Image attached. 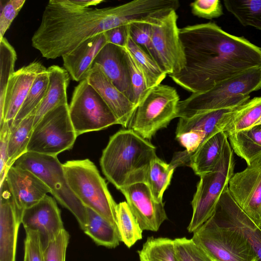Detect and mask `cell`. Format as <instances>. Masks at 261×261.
Returning <instances> with one entry per match:
<instances>
[{"instance_id":"6da1fadb","label":"cell","mask_w":261,"mask_h":261,"mask_svg":"<svg viewBox=\"0 0 261 261\" xmlns=\"http://www.w3.org/2000/svg\"><path fill=\"white\" fill-rule=\"evenodd\" d=\"M186 59L184 68L169 76L192 93L261 66V48L243 37L231 35L213 22L180 28Z\"/></svg>"},{"instance_id":"7a4b0ae2","label":"cell","mask_w":261,"mask_h":261,"mask_svg":"<svg viewBox=\"0 0 261 261\" xmlns=\"http://www.w3.org/2000/svg\"><path fill=\"white\" fill-rule=\"evenodd\" d=\"M119 27L116 6L83 8L70 0H50L32 45L47 59L70 52L84 41Z\"/></svg>"},{"instance_id":"3957f363","label":"cell","mask_w":261,"mask_h":261,"mask_svg":"<svg viewBox=\"0 0 261 261\" xmlns=\"http://www.w3.org/2000/svg\"><path fill=\"white\" fill-rule=\"evenodd\" d=\"M156 147L130 128L110 137L103 150L100 165L106 178L118 190L145 182L147 170L156 156Z\"/></svg>"},{"instance_id":"277c9868","label":"cell","mask_w":261,"mask_h":261,"mask_svg":"<svg viewBox=\"0 0 261 261\" xmlns=\"http://www.w3.org/2000/svg\"><path fill=\"white\" fill-rule=\"evenodd\" d=\"M261 89V66L223 81L208 91L192 93L179 101L177 117L187 118L211 110L235 108L249 100V94Z\"/></svg>"},{"instance_id":"5b68a950","label":"cell","mask_w":261,"mask_h":261,"mask_svg":"<svg viewBox=\"0 0 261 261\" xmlns=\"http://www.w3.org/2000/svg\"><path fill=\"white\" fill-rule=\"evenodd\" d=\"M63 167L69 188L83 204L118 228L117 204L95 164L87 159L68 161Z\"/></svg>"},{"instance_id":"8992f818","label":"cell","mask_w":261,"mask_h":261,"mask_svg":"<svg viewBox=\"0 0 261 261\" xmlns=\"http://www.w3.org/2000/svg\"><path fill=\"white\" fill-rule=\"evenodd\" d=\"M179 96L173 87L159 84L147 90L136 106L129 128L149 140L177 117Z\"/></svg>"},{"instance_id":"52a82bcc","label":"cell","mask_w":261,"mask_h":261,"mask_svg":"<svg viewBox=\"0 0 261 261\" xmlns=\"http://www.w3.org/2000/svg\"><path fill=\"white\" fill-rule=\"evenodd\" d=\"M13 166L29 170L38 176L59 203L73 215L81 228H84L87 220L86 207L69 188L63 164L57 156L27 152Z\"/></svg>"},{"instance_id":"ba28073f","label":"cell","mask_w":261,"mask_h":261,"mask_svg":"<svg viewBox=\"0 0 261 261\" xmlns=\"http://www.w3.org/2000/svg\"><path fill=\"white\" fill-rule=\"evenodd\" d=\"M233 153L228 141L214 169L200 176L191 201L193 213L187 227L189 232L193 233L213 216L220 196L234 174Z\"/></svg>"},{"instance_id":"9c48e42d","label":"cell","mask_w":261,"mask_h":261,"mask_svg":"<svg viewBox=\"0 0 261 261\" xmlns=\"http://www.w3.org/2000/svg\"><path fill=\"white\" fill-rule=\"evenodd\" d=\"M192 239L213 261H257L247 240L237 230L219 226L211 217Z\"/></svg>"},{"instance_id":"30bf717a","label":"cell","mask_w":261,"mask_h":261,"mask_svg":"<svg viewBox=\"0 0 261 261\" xmlns=\"http://www.w3.org/2000/svg\"><path fill=\"white\" fill-rule=\"evenodd\" d=\"M77 136L69 114V105L47 113L34 127L27 152L57 156L71 149Z\"/></svg>"},{"instance_id":"8fae6325","label":"cell","mask_w":261,"mask_h":261,"mask_svg":"<svg viewBox=\"0 0 261 261\" xmlns=\"http://www.w3.org/2000/svg\"><path fill=\"white\" fill-rule=\"evenodd\" d=\"M69 114L77 137L119 124L110 108L86 79L75 87Z\"/></svg>"},{"instance_id":"7c38bea8","label":"cell","mask_w":261,"mask_h":261,"mask_svg":"<svg viewBox=\"0 0 261 261\" xmlns=\"http://www.w3.org/2000/svg\"><path fill=\"white\" fill-rule=\"evenodd\" d=\"M177 19L176 11L172 10L152 23V43L156 62L168 75L179 73L186 65Z\"/></svg>"},{"instance_id":"4fadbf2b","label":"cell","mask_w":261,"mask_h":261,"mask_svg":"<svg viewBox=\"0 0 261 261\" xmlns=\"http://www.w3.org/2000/svg\"><path fill=\"white\" fill-rule=\"evenodd\" d=\"M233 200L258 226L261 225V158L234 173L228 183Z\"/></svg>"},{"instance_id":"5bb4252c","label":"cell","mask_w":261,"mask_h":261,"mask_svg":"<svg viewBox=\"0 0 261 261\" xmlns=\"http://www.w3.org/2000/svg\"><path fill=\"white\" fill-rule=\"evenodd\" d=\"M120 191L143 230L157 231L168 219L163 202L155 200L145 182L127 185Z\"/></svg>"},{"instance_id":"9a60e30c","label":"cell","mask_w":261,"mask_h":261,"mask_svg":"<svg viewBox=\"0 0 261 261\" xmlns=\"http://www.w3.org/2000/svg\"><path fill=\"white\" fill-rule=\"evenodd\" d=\"M219 226L238 231L261 261V228L240 207L231 196L228 186L222 194L212 216Z\"/></svg>"},{"instance_id":"2e32d148","label":"cell","mask_w":261,"mask_h":261,"mask_svg":"<svg viewBox=\"0 0 261 261\" xmlns=\"http://www.w3.org/2000/svg\"><path fill=\"white\" fill-rule=\"evenodd\" d=\"M21 224L25 231L38 232L43 249L65 229L61 211L55 200L48 195L23 212Z\"/></svg>"},{"instance_id":"e0dca14e","label":"cell","mask_w":261,"mask_h":261,"mask_svg":"<svg viewBox=\"0 0 261 261\" xmlns=\"http://www.w3.org/2000/svg\"><path fill=\"white\" fill-rule=\"evenodd\" d=\"M46 70L41 63L34 61L13 73L9 80L3 106L0 109V126L5 122L11 126L36 77Z\"/></svg>"},{"instance_id":"ac0fdd59","label":"cell","mask_w":261,"mask_h":261,"mask_svg":"<svg viewBox=\"0 0 261 261\" xmlns=\"http://www.w3.org/2000/svg\"><path fill=\"white\" fill-rule=\"evenodd\" d=\"M4 180L16 208L21 215L25 209L50 193L48 187L35 174L13 165L9 168Z\"/></svg>"},{"instance_id":"d6986e66","label":"cell","mask_w":261,"mask_h":261,"mask_svg":"<svg viewBox=\"0 0 261 261\" xmlns=\"http://www.w3.org/2000/svg\"><path fill=\"white\" fill-rule=\"evenodd\" d=\"M0 187V261H16L22 215L16 208L5 180Z\"/></svg>"},{"instance_id":"ffe728a7","label":"cell","mask_w":261,"mask_h":261,"mask_svg":"<svg viewBox=\"0 0 261 261\" xmlns=\"http://www.w3.org/2000/svg\"><path fill=\"white\" fill-rule=\"evenodd\" d=\"M86 80L110 108L119 124L128 128L135 105L112 84L99 65H93Z\"/></svg>"},{"instance_id":"44dd1931","label":"cell","mask_w":261,"mask_h":261,"mask_svg":"<svg viewBox=\"0 0 261 261\" xmlns=\"http://www.w3.org/2000/svg\"><path fill=\"white\" fill-rule=\"evenodd\" d=\"M95 64L101 67L112 84L134 103V94L124 48L107 43L95 58L93 64Z\"/></svg>"},{"instance_id":"7402d4cb","label":"cell","mask_w":261,"mask_h":261,"mask_svg":"<svg viewBox=\"0 0 261 261\" xmlns=\"http://www.w3.org/2000/svg\"><path fill=\"white\" fill-rule=\"evenodd\" d=\"M107 43L102 33L84 41L62 57L64 68L73 80L80 82L86 79L95 58Z\"/></svg>"},{"instance_id":"603a6c76","label":"cell","mask_w":261,"mask_h":261,"mask_svg":"<svg viewBox=\"0 0 261 261\" xmlns=\"http://www.w3.org/2000/svg\"><path fill=\"white\" fill-rule=\"evenodd\" d=\"M237 108L211 110L187 118H179L176 136L190 130L199 131L204 135L205 141L216 134L223 132Z\"/></svg>"},{"instance_id":"cb8c5ba5","label":"cell","mask_w":261,"mask_h":261,"mask_svg":"<svg viewBox=\"0 0 261 261\" xmlns=\"http://www.w3.org/2000/svg\"><path fill=\"white\" fill-rule=\"evenodd\" d=\"M49 84L46 94L34 114V127L48 112L67 103V88L70 76L67 70L58 65L47 68Z\"/></svg>"},{"instance_id":"d4e9b609","label":"cell","mask_w":261,"mask_h":261,"mask_svg":"<svg viewBox=\"0 0 261 261\" xmlns=\"http://www.w3.org/2000/svg\"><path fill=\"white\" fill-rule=\"evenodd\" d=\"M228 141L224 132L212 136L190 155L188 166L199 176L212 171L220 160Z\"/></svg>"},{"instance_id":"484cf974","label":"cell","mask_w":261,"mask_h":261,"mask_svg":"<svg viewBox=\"0 0 261 261\" xmlns=\"http://www.w3.org/2000/svg\"><path fill=\"white\" fill-rule=\"evenodd\" d=\"M86 207V206H85ZM87 220L82 229L97 245L114 248L121 242L118 229L99 214L86 207Z\"/></svg>"},{"instance_id":"4316f807","label":"cell","mask_w":261,"mask_h":261,"mask_svg":"<svg viewBox=\"0 0 261 261\" xmlns=\"http://www.w3.org/2000/svg\"><path fill=\"white\" fill-rule=\"evenodd\" d=\"M228 140L233 152L247 165L261 158V125L233 133Z\"/></svg>"},{"instance_id":"83f0119b","label":"cell","mask_w":261,"mask_h":261,"mask_svg":"<svg viewBox=\"0 0 261 261\" xmlns=\"http://www.w3.org/2000/svg\"><path fill=\"white\" fill-rule=\"evenodd\" d=\"M261 117V96L255 97L236 108L223 132L231 134L251 127Z\"/></svg>"},{"instance_id":"f1b7e54d","label":"cell","mask_w":261,"mask_h":261,"mask_svg":"<svg viewBox=\"0 0 261 261\" xmlns=\"http://www.w3.org/2000/svg\"><path fill=\"white\" fill-rule=\"evenodd\" d=\"M34 115L31 114L16 126L10 128L8 145V170L27 152V146L34 128Z\"/></svg>"},{"instance_id":"f546056e","label":"cell","mask_w":261,"mask_h":261,"mask_svg":"<svg viewBox=\"0 0 261 261\" xmlns=\"http://www.w3.org/2000/svg\"><path fill=\"white\" fill-rule=\"evenodd\" d=\"M125 47L130 52L142 70L147 88L161 84L167 74L145 51L133 40L128 31Z\"/></svg>"},{"instance_id":"4dcf8cb0","label":"cell","mask_w":261,"mask_h":261,"mask_svg":"<svg viewBox=\"0 0 261 261\" xmlns=\"http://www.w3.org/2000/svg\"><path fill=\"white\" fill-rule=\"evenodd\" d=\"M175 168L157 156L151 162L145 182L156 201L163 202V196L170 184Z\"/></svg>"},{"instance_id":"1f68e13d","label":"cell","mask_w":261,"mask_h":261,"mask_svg":"<svg viewBox=\"0 0 261 261\" xmlns=\"http://www.w3.org/2000/svg\"><path fill=\"white\" fill-rule=\"evenodd\" d=\"M49 84V77L47 70L37 76L10 128L16 126L30 115H34L46 94Z\"/></svg>"},{"instance_id":"d6a6232c","label":"cell","mask_w":261,"mask_h":261,"mask_svg":"<svg viewBox=\"0 0 261 261\" xmlns=\"http://www.w3.org/2000/svg\"><path fill=\"white\" fill-rule=\"evenodd\" d=\"M223 3L243 26L261 30V0H224Z\"/></svg>"},{"instance_id":"836d02e7","label":"cell","mask_w":261,"mask_h":261,"mask_svg":"<svg viewBox=\"0 0 261 261\" xmlns=\"http://www.w3.org/2000/svg\"><path fill=\"white\" fill-rule=\"evenodd\" d=\"M117 217L121 242L130 248L142 239L143 230L125 201L117 204Z\"/></svg>"},{"instance_id":"e575fe53","label":"cell","mask_w":261,"mask_h":261,"mask_svg":"<svg viewBox=\"0 0 261 261\" xmlns=\"http://www.w3.org/2000/svg\"><path fill=\"white\" fill-rule=\"evenodd\" d=\"M138 253L140 261H177L173 240L167 238H148Z\"/></svg>"},{"instance_id":"d590c367","label":"cell","mask_w":261,"mask_h":261,"mask_svg":"<svg viewBox=\"0 0 261 261\" xmlns=\"http://www.w3.org/2000/svg\"><path fill=\"white\" fill-rule=\"evenodd\" d=\"M17 55L13 47L6 38L0 40V108L4 101L9 80L15 72L14 66Z\"/></svg>"},{"instance_id":"8d00e7d4","label":"cell","mask_w":261,"mask_h":261,"mask_svg":"<svg viewBox=\"0 0 261 261\" xmlns=\"http://www.w3.org/2000/svg\"><path fill=\"white\" fill-rule=\"evenodd\" d=\"M173 242L177 261H213L192 238H176Z\"/></svg>"},{"instance_id":"74e56055","label":"cell","mask_w":261,"mask_h":261,"mask_svg":"<svg viewBox=\"0 0 261 261\" xmlns=\"http://www.w3.org/2000/svg\"><path fill=\"white\" fill-rule=\"evenodd\" d=\"M127 28L128 34L133 40L156 62L152 43V23L133 22L127 25Z\"/></svg>"},{"instance_id":"f35d334b","label":"cell","mask_w":261,"mask_h":261,"mask_svg":"<svg viewBox=\"0 0 261 261\" xmlns=\"http://www.w3.org/2000/svg\"><path fill=\"white\" fill-rule=\"evenodd\" d=\"M124 48L130 82L134 94V103L136 106L148 89L142 70L130 52Z\"/></svg>"},{"instance_id":"ab89813d","label":"cell","mask_w":261,"mask_h":261,"mask_svg":"<svg viewBox=\"0 0 261 261\" xmlns=\"http://www.w3.org/2000/svg\"><path fill=\"white\" fill-rule=\"evenodd\" d=\"M69 238L68 231L63 229L43 249V261H66Z\"/></svg>"},{"instance_id":"60d3db41","label":"cell","mask_w":261,"mask_h":261,"mask_svg":"<svg viewBox=\"0 0 261 261\" xmlns=\"http://www.w3.org/2000/svg\"><path fill=\"white\" fill-rule=\"evenodd\" d=\"M192 13L199 18L207 19L218 18L223 14L219 0H197L190 5Z\"/></svg>"},{"instance_id":"b9f144b4","label":"cell","mask_w":261,"mask_h":261,"mask_svg":"<svg viewBox=\"0 0 261 261\" xmlns=\"http://www.w3.org/2000/svg\"><path fill=\"white\" fill-rule=\"evenodd\" d=\"M23 261H43V247L37 231L25 230Z\"/></svg>"},{"instance_id":"7bdbcfd3","label":"cell","mask_w":261,"mask_h":261,"mask_svg":"<svg viewBox=\"0 0 261 261\" xmlns=\"http://www.w3.org/2000/svg\"><path fill=\"white\" fill-rule=\"evenodd\" d=\"M25 0H10L1 7L0 14V40L9 28L12 21L23 6Z\"/></svg>"},{"instance_id":"ee69618b","label":"cell","mask_w":261,"mask_h":261,"mask_svg":"<svg viewBox=\"0 0 261 261\" xmlns=\"http://www.w3.org/2000/svg\"><path fill=\"white\" fill-rule=\"evenodd\" d=\"M10 125L5 122L0 126V185L4 182L8 169V145L10 134Z\"/></svg>"},{"instance_id":"f6af8a7d","label":"cell","mask_w":261,"mask_h":261,"mask_svg":"<svg viewBox=\"0 0 261 261\" xmlns=\"http://www.w3.org/2000/svg\"><path fill=\"white\" fill-rule=\"evenodd\" d=\"M176 139L186 148L190 156L205 141L204 135L199 131L190 130L176 136Z\"/></svg>"},{"instance_id":"bcb514c9","label":"cell","mask_w":261,"mask_h":261,"mask_svg":"<svg viewBox=\"0 0 261 261\" xmlns=\"http://www.w3.org/2000/svg\"><path fill=\"white\" fill-rule=\"evenodd\" d=\"M108 43L125 47L128 37L127 25L112 28L104 32Z\"/></svg>"},{"instance_id":"7dc6e473","label":"cell","mask_w":261,"mask_h":261,"mask_svg":"<svg viewBox=\"0 0 261 261\" xmlns=\"http://www.w3.org/2000/svg\"><path fill=\"white\" fill-rule=\"evenodd\" d=\"M74 5L83 8H89L90 6H96L103 2V0H70Z\"/></svg>"},{"instance_id":"c3c4849f","label":"cell","mask_w":261,"mask_h":261,"mask_svg":"<svg viewBox=\"0 0 261 261\" xmlns=\"http://www.w3.org/2000/svg\"><path fill=\"white\" fill-rule=\"evenodd\" d=\"M256 125H261V117L259 118V119L257 120V121L252 126H256Z\"/></svg>"},{"instance_id":"681fc988","label":"cell","mask_w":261,"mask_h":261,"mask_svg":"<svg viewBox=\"0 0 261 261\" xmlns=\"http://www.w3.org/2000/svg\"><path fill=\"white\" fill-rule=\"evenodd\" d=\"M259 227L261 228V225L260 226V227Z\"/></svg>"}]
</instances>
